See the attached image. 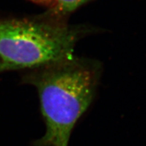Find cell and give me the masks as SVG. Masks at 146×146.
<instances>
[{
  "label": "cell",
  "mask_w": 146,
  "mask_h": 146,
  "mask_svg": "<svg viewBox=\"0 0 146 146\" xmlns=\"http://www.w3.org/2000/svg\"><path fill=\"white\" fill-rule=\"evenodd\" d=\"M47 5V10L68 18L72 12L94 0H32Z\"/></svg>",
  "instance_id": "cell-3"
},
{
  "label": "cell",
  "mask_w": 146,
  "mask_h": 146,
  "mask_svg": "<svg viewBox=\"0 0 146 146\" xmlns=\"http://www.w3.org/2000/svg\"><path fill=\"white\" fill-rule=\"evenodd\" d=\"M102 70L99 60L74 55L24 75V83L37 91L46 127L34 146H68L76 124L94 101Z\"/></svg>",
  "instance_id": "cell-1"
},
{
  "label": "cell",
  "mask_w": 146,
  "mask_h": 146,
  "mask_svg": "<svg viewBox=\"0 0 146 146\" xmlns=\"http://www.w3.org/2000/svg\"><path fill=\"white\" fill-rule=\"evenodd\" d=\"M68 20L50 10L36 16L0 19V73L32 70L71 57L80 40L99 31Z\"/></svg>",
  "instance_id": "cell-2"
}]
</instances>
